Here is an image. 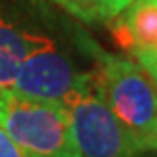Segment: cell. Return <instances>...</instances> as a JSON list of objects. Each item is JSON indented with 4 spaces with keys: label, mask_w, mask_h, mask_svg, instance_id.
I'll use <instances>...</instances> for the list:
<instances>
[{
    "label": "cell",
    "mask_w": 157,
    "mask_h": 157,
    "mask_svg": "<svg viewBox=\"0 0 157 157\" xmlns=\"http://www.w3.org/2000/svg\"><path fill=\"white\" fill-rule=\"evenodd\" d=\"M63 106L82 157H150L153 153L104 102L93 70L82 72Z\"/></svg>",
    "instance_id": "obj_1"
},
{
    "label": "cell",
    "mask_w": 157,
    "mask_h": 157,
    "mask_svg": "<svg viewBox=\"0 0 157 157\" xmlns=\"http://www.w3.org/2000/svg\"><path fill=\"white\" fill-rule=\"evenodd\" d=\"M0 127L23 157H82L61 104L0 89Z\"/></svg>",
    "instance_id": "obj_2"
},
{
    "label": "cell",
    "mask_w": 157,
    "mask_h": 157,
    "mask_svg": "<svg viewBox=\"0 0 157 157\" xmlns=\"http://www.w3.org/2000/svg\"><path fill=\"white\" fill-rule=\"evenodd\" d=\"M95 59L97 68L93 74L104 102L148 148L157 121L155 82L134 59L106 53L98 48H95Z\"/></svg>",
    "instance_id": "obj_3"
},
{
    "label": "cell",
    "mask_w": 157,
    "mask_h": 157,
    "mask_svg": "<svg viewBox=\"0 0 157 157\" xmlns=\"http://www.w3.org/2000/svg\"><path fill=\"white\" fill-rule=\"evenodd\" d=\"M80 78L82 72L76 70L72 61L53 40L46 38L23 59L8 89L27 98L63 106Z\"/></svg>",
    "instance_id": "obj_4"
},
{
    "label": "cell",
    "mask_w": 157,
    "mask_h": 157,
    "mask_svg": "<svg viewBox=\"0 0 157 157\" xmlns=\"http://www.w3.org/2000/svg\"><path fill=\"white\" fill-rule=\"evenodd\" d=\"M108 23L116 42L127 53L157 51V0H132Z\"/></svg>",
    "instance_id": "obj_5"
},
{
    "label": "cell",
    "mask_w": 157,
    "mask_h": 157,
    "mask_svg": "<svg viewBox=\"0 0 157 157\" xmlns=\"http://www.w3.org/2000/svg\"><path fill=\"white\" fill-rule=\"evenodd\" d=\"M44 40L46 36L32 34L0 15V89L12 85L19 64Z\"/></svg>",
    "instance_id": "obj_6"
},
{
    "label": "cell",
    "mask_w": 157,
    "mask_h": 157,
    "mask_svg": "<svg viewBox=\"0 0 157 157\" xmlns=\"http://www.w3.org/2000/svg\"><path fill=\"white\" fill-rule=\"evenodd\" d=\"M83 23H104V0H51Z\"/></svg>",
    "instance_id": "obj_7"
},
{
    "label": "cell",
    "mask_w": 157,
    "mask_h": 157,
    "mask_svg": "<svg viewBox=\"0 0 157 157\" xmlns=\"http://www.w3.org/2000/svg\"><path fill=\"white\" fill-rule=\"evenodd\" d=\"M134 61H136L142 68L151 76V80L157 85V51H148V53H136L132 55Z\"/></svg>",
    "instance_id": "obj_8"
},
{
    "label": "cell",
    "mask_w": 157,
    "mask_h": 157,
    "mask_svg": "<svg viewBox=\"0 0 157 157\" xmlns=\"http://www.w3.org/2000/svg\"><path fill=\"white\" fill-rule=\"evenodd\" d=\"M132 0H104V23L112 21L117 13H121Z\"/></svg>",
    "instance_id": "obj_9"
},
{
    "label": "cell",
    "mask_w": 157,
    "mask_h": 157,
    "mask_svg": "<svg viewBox=\"0 0 157 157\" xmlns=\"http://www.w3.org/2000/svg\"><path fill=\"white\" fill-rule=\"evenodd\" d=\"M0 157H23L17 150V146L13 144V140L8 136L2 127H0Z\"/></svg>",
    "instance_id": "obj_10"
},
{
    "label": "cell",
    "mask_w": 157,
    "mask_h": 157,
    "mask_svg": "<svg viewBox=\"0 0 157 157\" xmlns=\"http://www.w3.org/2000/svg\"><path fill=\"white\" fill-rule=\"evenodd\" d=\"M148 148L151 151H157V121H155V125H153V131L150 134V140H148Z\"/></svg>",
    "instance_id": "obj_11"
}]
</instances>
